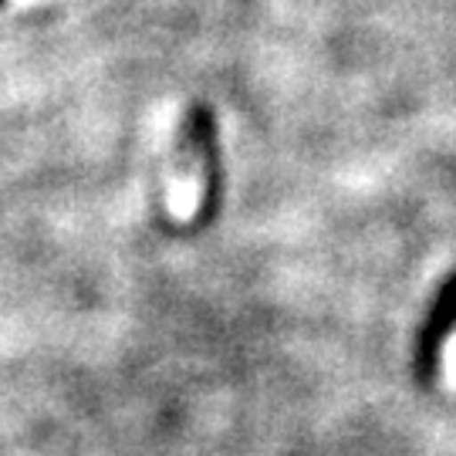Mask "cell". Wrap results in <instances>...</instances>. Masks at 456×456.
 I'll return each mask as SVG.
<instances>
[{
    "mask_svg": "<svg viewBox=\"0 0 456 456\" xmlns=\"http://www.w3.org/2000/svg\"><path fill=\"white\" fill-rule=\"evenodd\" d=\"M443 369H446V382L450 389H456V335L446 342V355H443Z\"/></svg>",
    "mask_w": 456,
    "mask_h": 456,
    "instance_id": "1",
    "label": "cell"
}]
</instances>
